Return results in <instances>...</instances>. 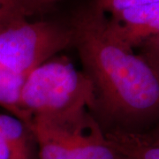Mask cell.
<instances>
[{"label":"cell","instance_id":"obj_2","mask_svg":"<svg viewBox=\"0 0 159 159\" xmlns=\"http://www.w3.org/2000/svg\"><path fill=\"white\" fill-rule=\"evenodd\" d=\"M21 105L32 117L58 119L96 109L95 89L66 57L51 58L28 75Z\"/></svg>","mask_w":159,"mask_h":159},{"label":"cell","instance_id":"obj_10","mask_svg":"<svg viewBox=\"0 0 159 159\" xmlns=\"http://www.w3.org/2000/svg\"><path fill=\"white\" fill-rule=\"evenodd\" d=\"M28 17L25 0H0V24Z\"/></svg>","mask_w":159,"mask_h":159},{"label":"cell","instance_id":"obj_14","mask_svg":"<svg viewBox=\"0 0 159 159\" xmlns=\"http://www.w3.org/2000/svg\"><path fill=\"white\" fill-rule=\"evenodd\" d=\"M148 135L151 137L153 140H155L156 142H159V126L157 128V129H156V130L154 131L153 133L149 134Z\"/></svg>","mask_w":159,"mask_h":159},{"label":"cell","instance_id":"obj_6","mask_svg":"<svg viewBox=\"0 0 159 159\" xmlns=\"http://www.w3.org/2000/svg\"><path fill=\"white\" fill-rule=\"evenodd\" d=\"M104 134L110 144L125 159H159V142L148 134L111 129Z\"/></svg>","mask_w":159,"mask_h":159},{"label":"cell","instance_id":"obj_1","mask_svg":"<svg viewBox=\"0 0 159 159\" xmlns=\"http://www.w3.org/2000/svg\"><path fill=\"white\" fill-rule=\"evenodd\" d=\"M70 26L73 45L95 89L96 109L116 125L111 129L134 131L158 119L159 74L116 35L107 15L91 3Z\"/></svg>","mask_w":159,"mask_h":159},{"label":"cell","instance_id":"obj_12","mask_svg":"<svg viewBox=\"0 0 159 159\" xmlns=\"http://www.w3.org/2000/svg\"><path fill=\"white\" fill-rule=\"evenodd\" d=\"M56 1L57 0H25V4L29 11V16H32L34 13L43 11L45 8Z\"/></svg>","mask_w":159,"mask_h":159},{"label":"cell","instance_id":"obj_13","mask_svg":"<svg viewBox=\"0 0 159 159\" xmlns=\"http://www.w3.org/2000/svg\"><path fill=\"white\" fill-rule=\"evenodd\" d=\"M0 159H11V153L6 145V142L0 132Z\"/></svg>","mask_w":159,"mask_h":159},{"label":"cell","instance_id":"obj_11","mask_svg":"<svg viewBox=\"0 0 159 159\" xmlns=\"http://www.w3.org/2000/svg\"><path fill=\"white\" fill-rule=\"evenodd\" d=\"M139 47L140 55L159 74V34L146 39Z\"/></svg>","mask_w":159,"mask_h":159},{"label":"cell","instance_id":"obj_4","mask_svg":"<svg viewBox=\"0 0 159 159\" xmlns=\"http://www.w3.org/2000/svg\"><path fill=\"white\" fill-rule=\"evenodd\" d=\"M70 24L26 18L0 24V66L29 74L58 52L73 45Z\"/></svg>","mask_w":159,"mask_h":159},{"label":"cell","instance_id":"obj_8","mask_svg":"<svg viewBox=\"0 0 159 159\" xmlns=\"http://www.w3.org/2000/svg\"><path fill=\"white\" fill-rule=\"evenodd\" d=\"M0 132L11 153V159H32L31 131L17 118L0 113Z\"/></svg>","mask_w":159,"mask_h":159},{"label":"cell","instance_id":"obj_7","mask_svg":"<svg viewBox=\"0 0 159 159\" xmlns=\"http://www.w3.org/2000/svg\"><path fill=\"white\" fill-rule=\"evenodd\" d=\"M28 75L14 73L0 66V106L30 129L33 119L21 105V91Z\"/></svg>","mask_w":159,"mask_h":159},{"label":"cell","instance_id":"obj_5","mask_svg":"<svg viewBox=\"0 0 159 159\" xmlns=\"http://www.w3.org/2000/svg\"><path fill=\"white\" fill-rule=\"evenodd\" d=\"M109 22L116 35L134 50L159 34V2L120 11L110 16Z\"/></svg>","mask_w":159,"mask_h":159},{"label":"cell","instance_id":"obj_9","mask_svg":"<svg viewBox=\"0 0 159 159\" xmlns=\"http://www.w3.org/2000/svg\"><path fill=\"white\" fill-rule=\"evenodd\" d=\"M159 2V0H94L92 3L105 14L111 16L127 9L136 8Z\"/></svg>","mask_w":159,"mask_h":159},{"label":"cell","instance_id":"obj_3","mask_svg":"<svg viewBox=\"0 0 159 159\" xmlns=\"http://www.w3.org/2000/svg\"><path fill=\"white\" fill-rule=\"evenodd\" d=\"M30 131L38 145V159H125L88 110L58 119L34 117Z\"/></svg>","mask_w":159,"mask_h":159}]
</instances>
